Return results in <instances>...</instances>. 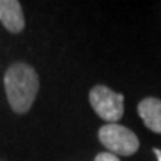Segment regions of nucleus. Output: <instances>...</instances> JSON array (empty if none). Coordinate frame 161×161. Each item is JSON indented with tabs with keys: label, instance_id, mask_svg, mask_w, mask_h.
I'll return each instance as SVG.
<instances>
[{
	"label": "nucleus",
	"instance_id": "obj_1",
	"mask_svg": "<svg viewBox=\"0 0 161 161\" xmlns=\"http://www.w3.org/2000/svg\"><path fill=\"white\" fill-rule=\"evenodd\" d=\"M5 90L12 110L17 114H25L31 108L39 91V78L36 70L24 63L11 66L5 73Z\"/></svg>",
	"mask_w": 161,
	"mask_h": 161
},
{
	"label": "nucleus",
	"instance_id": "obj_5",
	"mask_svg": "<svg viewBox=\"0 0 161 161\" xmlns=\"http://www.w3.org/2000/svg\"><path fill=\"white\" fill-rule=\"evenodd\" d=\"M139 116L142 118L146 128L161 134V100L155 97L143 98L137 106Z\"/></svg>",
	"mask_w": 161,
	"mask_h": 161
},
{
	"label": "nucleus",
	"instance_id": "obj_6",
	"mask_svg": "<svg viewBox=\"0 0 161 161\" xmlns=\"http://www.w3.org/2000/svg\"><path fill=\"white\" fill-rule=\"evenodd\" d=\"M94 161H121V160L116 155L110 154V152H100Z\"/></svg>",
	"mask_w": 161,
	"mask_h": 161
},
{
	"label": "nucleus",
	"instance_id": "obj_2",
	"mask_svg": "<svg viewBox=\"0 0 161 161\" xmlns=\"http://www.w3.org/2000/svg\"><path fill=\"white\" fill-rule=\"evenodd\" d=\"M98 140L110 154L121 157H130L136 154L140 146L137 136L124 125L106 124L98 130Z\"/></svg>",
	"mask_w": 161,
	"mask_h": 161
},
{
	"label": "nucleus",
	"instance_id": "obj_7",
	"mask_svg": "<svg viewBox=\"0 0 161 161\" xmlns=\"http://www.w3.org/2000/svg\"><path fill=\"white\" fill-rule=\"evenodd\" d=\"M154 154L157 155V161H161V151L158 148H154Z\"/></svg>",
	"mask_w": 161,
	"mask_h": 161
},
{
	"label": "nucleus",
	"instance_id": "obj_3",
	"mask_svg": "<svg viewBox=\"0 0 161 161\" xmlns=\"http://www.w3.org/2000/svg\"><path fill=\"white\" fill-rule=\"evenodd\" d=\"M90 103L94 112L108 124H116L124 115V96L109 86H94L90 91Z\"/></svg>",
	"mask_w": 161,
	"mask_h": 161
},
{
	"label": "nucleus",
	"instance_id": "obj_4",
	"mask_svg": "<svg viewBox=\"0 0 161 161\" xmlns=\"http://www.w3.org/2000/svg\"><path fill=\"white\" fill-rule=\"evenodd\" d=\"M0 23L11 33H19L25 25L21 3L17 0H0Z\"/></svg>",
	"mask_w": 161,
	"mask_h": 161
}]
</instances>
